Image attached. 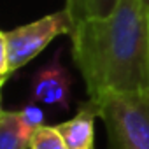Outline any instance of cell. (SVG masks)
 <instances>
[{
  "instance_id": "30bf717a",
  "label": "cell",
  "mask_w": 149,
  "mask_h": 149,
  "mask_svg": "<svg viewBox=\"0 0 149 149\" xmlns=\"http://www.w3.org/2000/svg\"><path fill=\"white\" fill-rule=\"evenodd\" d=\"M142 2H144V4H146L147 7H149V0H142Z\"/></svg>"
},
{
  "instance_id": "7a4b0ae2",
  "label": "cell",
  "mask_w": 149,
  "mask_h": 149,
  "mask_svg": "<svg viewBox=\"0 0 149 149\" xmlns=\"http://www.w3.org/2000/svg\"><path fill=\"white\" fill-rule=\"evenodd\" d=\"M72 30L74 21L63 9L13 30L2 32L0 33V49H2L0 83L6 84L11 74L28 65V61L39 56L56 37L70 35Z\"/></svg>"
},
{
  "instance_id": "5b68a950",
  "label": "cell",
  "mask_w": 149,
  "mask_h": 149,
  "mask_svg": "<svg viewBox=\"0 0 149 149\" xmlns=\"http://www.w3.org/2000/svg\"><path fill=\"white\" fill-rule=\"evenodd\" d=\"M100 118L98 104L90 100L79 105L70 119L56 125L68 149H95V119Z\"/></svg>"
},
{
  "instance_id": "52a82bcc",
  "label": "cell",
  "mask_w": 149,
  "mask_h": 149,
  "mask_svg": "<svg viewBox=\"0 0 149 149\" xmlns=\"http://www.w3.org/2000/svg\"><path fill=\"white\" fill-rule=\"evenodd\" d=\"M118 4L119 0H65V11L76 25L81 21L109 16Z\"/></svg>"
},
{
  "instance_id": "ba28073f",
  "label": "cell",
  "mask_w": 149,
  "mask_h": 149,
  "mask_svg": "<svg viewBox=\"0 0 149 149\" xmlns=\"http://www.w3.org/2000/svg\"><path fill=\"white\" fill-rule=\"evenodd\" d=\"M30 149H68V147H67L61 133L58 132L56 125L54 126L40 125L32 133Z\"/></svg>"
},
{
  "instance_id": "9c48e42d",
  "label": "cell",
  "mask_w": 149,
  "mask_h": 149,
  "mask_svg": "<svg viewBox=\"0 0 149 149\" xmlns=\"http://www.w3.org/2000/svg\"><path fill=\"white\" fill-rule=\"evenodd\" d=\"M37 105H39V104L30 102V104H26V105L21 109L25 121H26L32 128H37V126L44 125V112H42V109L37 107Z\"/></svg>"
},
{
  "instance_id": "3957f363",
  "label": "cell",
  "mask_w": 149,
  "mask_h": 149,
  "mask_svg": "<svg viewBox=\"0 0 149 149\" xmlns=\"http://www.w3.org/2000/svg\"><path fill=\"white\" fill-rule=\"evenodd\" d=\"M97 104L109 149H149V91L111 95Z\"/></svg>"
},
{
  "instance_id": "277c9868",
  "label": "cell",
  "mask_w": 149,
  "mask_h": 149,
  "mask_svg": "<svg viewBox=\"0 0 149 149\" xmlns=\"http://www.w3.org/2000/svg\"><path fill=\"white\" fill-rule=\"evenodd\" d=\"M74 79L67 67L61 63V51H56L53 58L42 65L30 79V102L39 105L60 107L67 111L70 105Z\"/></svg>"
},
{
  "instance_id": "8992f818",
  "label": "cell",
  "mask_w": 149,
  "mask_h": 149,
  "mask_svg": "<svg viewBox=\"0 0 149 149\" xmlns=\"http://www.w3.org/2000/svg\"><path fill=\"white\" fill-rule=\"evenodd\" d=\"M33 130L25 121L21 109L0 111V149H28Z\"/></svg>"
},
{
  "instance_id": "6da1fadb",
  "label": "cell",
  "mask_w": 149,
  "mask_h": 149,
  "mask_svg": "<svg viewBox=\"0 0 149 149\" xmlns=\"http://www.w3.org/2000/svg\"><path fill=\"white\" fill-rule=\"evenodd\" d=\"M72 60L88 98L149 91V7L119 0L112 14L74 25Z\"/></svg>"
}]
</instances>
